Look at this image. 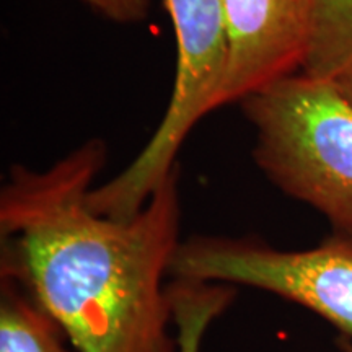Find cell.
<instances>
[{"label": "cell", "mask_w": 352, "mask_h": 352, "mask_svg": "<svg viewBox=\"0 0 352 352\" xmlns=\"http://www.w3.org/2000/svg\"><path fill=\"white\" fill-rule=\"evenodd\" d=\"M176 36L173 94L139 155L88 195L101 215L127 219L147 204L178 164L179 148L202 118L220 108L228 72V33L220 0H165Z\"/></svg>", "instance_id": "cell-3"}, {"label": "cell", "mask_w": 352, "mask_h": 352, "mask_svg": "<svg viewBox=\"0 0 352 352\" xmlns=\"http://www.w3.org/2000/svg\"><path fill=\"white\" fill-rule=\"evenodd\" d=\"M235 294L233 285L173 279L168 296L176 327V352H199L209 324L227 310Z\"/></svg>", "instance_id": "cell-8"}, {"label": "cell", "mask_w": 352, "mask_h": 352, "mask_svg": "<svg viewBox=\"0 0 352 352\" xmlns=\"http://www.w3.org/2000/svg\"><path fill=\"white\" fill-rule=\"evenodd\" d=\"M226 16L228 72L220 107L241 103L302 70L310 0H220Z\"/></svg>", "instance_id": "cell-5"}, {"label": "cell", "mask_w": 352, "mask_h": 352, "mask_svg": "<svg viewBox=\"0 0 352 352\" xmlns=\"http://www.w3.org/2000/svg\"><path fill=\"white\" fill-rule=\"evenodd\" d=\"M352 69V0H310L302 74L336 82Z\"/></svg>", "instance_id": "cell-7"}, {"label": "cell", "mask_w": 352, "mask_h": 352, "mask_svg": "<svg viewBox=\"0 0 352 352\" xmlns=\"http://www.w3.org/2000/svg\"><path fill=\"white\" fill-rule=\"evenodd\" d=\"M107 162L100 139L46 170L15 165L0 191V276L63 328L76 352H176L170 264L179 240V168L127 219L88 204Z\"/></svg>", "instance_id": "cell-1"}, {"label": "cell", "mask_w": 352, "mask_h": 352, "mask_svg": "<svg viewBox=\"0 0 352 352\" xmlns=\"http://www.w3.org/2000/svg\"><path fill=\"white\" fill-rule=\"evenodd\" d=\"M340 349H341V352H352V340L342 336L340 341Z\"/></svg>", "instance_id": "cell-11"}, {"label": "cell", "mask_w": 352, "mask_h": 352, "mask_svg": "<svg viewBox=\"0 0 352 352\" xmlns=\"http://www.w3.org/2000/svg\"><path fill=\"white\" fill-rule=\"evenodd\" d=\"M95 12L118 23H139L147 19L151 0H83Z\"/></svg>", "instance_id": "cell-9"}, {"label": "cell", "mask_w": 352, "mask_h": 352, "mask_svg": "<svg viewBox=\"0 0 352 352\" xmlns=\"http://www.w3.org/2000/svg\"><path fill=\"white\" fill-rule=\"evenodd\" d=\"M65 333L20 283L0 276V352H70Z\"/></svg>", "instance_id": "cell-6"}, {"label": "cell", "mask_w": 352, "mask_h": 352, "mask_svg": "<svg viewBox=\"0 0 352 352\" xmlns=\"http://www.w3.org/2000/svg\"><path fill=\"white\" fill-rule=\"evenodd\" d=\"M334 83H336L338 90L341 91L342 96L352 104V69L347 70L346 74H342Z\"/></svg>", "instance_id": "cell-10"}, {"label": "cell", "mask_w": 352, "mask_h": 352, "mask_svg": "<svg viewBox=\"0 0 352 352\" xmlns=\"http://www.w3.org/2000/svg\"><path fill=\"white\" fill-rule=\"evenodd\" d=\"M253 158L277 189L352 228V104L336 83L297 72L241 101Z\"/></svg>", "instance_id": "cell-2"}, {"label": "cell", "mask_w": 352, "mask_h": 352, "mask_svg": "<svg viewBox=\"0 0 352 352\" xmlns=\"http://www.w3.org/2000/svg\"><path fill=\"white\" fill-rule=\"evenodd\" d=\"M170 276L264 290L308 308L352 340V228H333L307 250H279L254 236L196 235L176 248Z\"/></svg>", "instance_id": "cell-4"}]
</instances>
